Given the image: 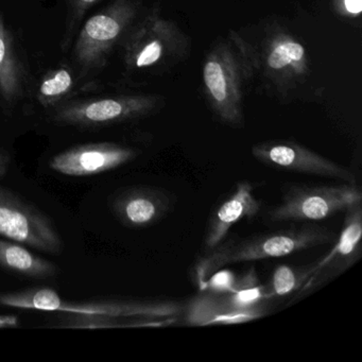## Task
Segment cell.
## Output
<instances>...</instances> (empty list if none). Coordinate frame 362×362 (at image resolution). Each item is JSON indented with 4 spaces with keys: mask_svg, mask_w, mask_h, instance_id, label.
<instances>
[{
    "mask_svg": "<svg viewBox=\"0 0 362 362\" xmlns=\"http://www.w3.org/2000/svg\"><path fill=\"white\" fill-rule=\"evenodd\" d=\"M258 71L257 50L232 31L206 54L203 88L209 107L228 126L243 124V94L247 81Z\"/></svg>",
    "mask_w": 362,
    "mask_h": 362,
    "instance_id": "cell-1",
    "label": "cell"
},
{
    "mask_svg": "<svg viewBox=\"0 0 362 362\" xmlns=\"http://www.w3.org/2000/svg\"><path fill=\"white\" fill-rule=\"evenodd\" d=\"M337 235L329 228L303 224L289 228L262 233L239 241L220 243L197 262L194 279L201 288L206 279L226 264L279 258L298 251L334 243Z\"/></svg>",
    "mask_w": 362,
    "mask_h": 362,
    "instance_id": "cell-2",
    "label": "cell"
},
{
    "mask_svg": "<svg viewBox=\"0 0 362 362\" xmlns=\"http://www.w3.org/2000/svg\"><path fill=\"white\" fill-rule=\"evenodd\" d=\"M0 304L30 310L61 311L73 315H103L110 317H170L180 315L184 306L163 300H109L71 302L63 300L48 288L0 294Z\"/></svg>",
    "mask_w": 362,
    "mask_h": 362,
    "instance_id": "cell-3",
    "label": "cell"
},
{
    "mask_svg": "<svg viewBox=\"0 0 362 362\" xmlns=\"http://www.w3.org/2000/svg\"><path fill=\"white\" fill-rule=\"evenodd\" d=\"M124 60L130 71L175 64L189 52V41L175 23L153 11L127 33Z\"/></svg>",
    "mask_w": 362,
    "mask_h": 362,
    "instance_id": "cell-4",
    "label": "cell"
},
{
    "mask_svg": "<svg viewBox=\"0 0 362 362\" xmlns=\"http://www.w3.org/2000/svg\"><path fill=\"white\" fill-rule=\"evenodd\" d=\"M10 160L9 153L0 150V235L45 253H62V237L49 217L1 184Z\"/></svg>",
    "mask_w": 362,
    "mask_h": 362,
    "instance_id": "cell-5",
    "label": "cell"
},
{
    "mask_svg": "<svg viewBox=\"0 0 362 362\" xmlns=\"http://www.w3.org/2000/svg\"><path fill=\"white\" fill-rule=\"evenodd\" d=\"M361 201L357 183L292 184L284 189L281 202L269 209L267 218L271 222L320 221Z\"/></svg>",
    "mask_w": 362,
    "mask_h": 362,
    "instance_id": "cell-6",
    "label": "cell"
},
{
    "mask_svg": "<svg viewBox=\"0 0 362 362\" xmlns=\"http://www.w3.org/2000/svg\"><path fill=\"white\" fill-rule=\"evenodd\" d=\"M137 11L135 0H115L84 24L74 48L82 76L105 66L112 50L128 33Z\"/></svg>",
    "mask_w": 362,
    "mask_h": 362,
    "instance_id": "cell-7",
    "label": "cell"
},
{
    "mask_svg": "<svg viewBox=\"0 0 362 362\" xmlns=\"http://www.w3.org/2000/svg\"><path fill=\"white\" fill-rule=\"evenodd\" d=\"M158 97L126 95L75 101L57 110L54 122L67 126L96 128L149 115L158 107Z\"/></svg>",
    "mask_w": 362,
    "mask_h": 362,
    "instance_id": "cell-8",
    "label": "cell"
},
{
    "mask_svg": "<svg viewBox=\"0 0 362 362\" xmlns=\"http://www.w3.org/2000/svg\"><path fill=\"white\" fill-rule=\"evenodd\" d=\"M258 69L281 93H287L309 74V60L305 46L281 28L267 33L257 52Z\"/></svg>",
    "mask_w": 362,
    "mask_h": 362,
    "instance_id": "cell-9",
    "label": "cell"
},
{
    "mask_svg": "<svg viewBox=\"0 0 362 362\" xmlns=\"http://www.w3.org/2000/svg\"><path fill=\"white\" fill-rule=\"evenodd\" d=\"M251 152L255 160L271 168L357 183L351 170L296 141H262L254 145Z\"/></svg>",
    "mask_w": 362,
    "mask_h": 362,
    "instance_id": "cell-10",
    "label": "cell"
},
{
    "mask_svg": "<svg viewBox=\"0 0 362 362\" xmlns=\"http://www.w3.org/2000/svg\"><path fill=\"white\" fill-rule=\"evenodd\" d=\"M137 151L114 143L86 144L69 148L50 160V169L69 177H93L134 160Z\"/></svg>",
    "mask_w": 362,
    "mask_h": 362,
    "instance_id": "cell-11",
    "label": "cell"
},
{
    "mask_svg": "<svg viewBox=\"0 0 362 362\" xmlns=\"http://www.w3.org/2000/svg\"><path fill=\"white\" fill-rule=\"evenodd\" d=\"M175 198L162 188L139 186L122 190L114 198L112 211L118 221L130 228L154 226L173 209Z\"/></svg>",
    "mask_w": 362,
    "mask_h": 362,
    "instance_id": "cell-12",
    "label": "cell"
},
{
    "mask_svg": "<svg viewBox=\"0 0 362 362\" xmlns=\"http://www.w3.org/2000/svg\"><path fill=\"white\" fill-rule=\"evenodd\" d=\"M255 185L249 181L237 183L234 192L211 213L206 226L204 245L207 251L223 243L230 228L245 218H252L259 211V201L254 196Z\"/></svg>",
    "mask_w": 362,
    "mask_h": 362,
    "instance_id": "cell-13",
    "label": "cell"
},
{
    "mask_svg": "<svg viewBox=\"0 0 362 362\" xmlns=\"http://www.w3.org/2000/svg\"><path fill=\"white\" fill-rule=\"evenodd\" d=\"M340 235H337L332 251L315 262V277L338 275L351 268L361 257L362 209L361 202L345 209Z\"/></svg>",
    "mask_w": 362,
    "mask_h": 362,
    "instance_id": "cell-14",
    "label": "cell"
},
{
    "mask_svg": "<svg viewBox=\"0 0 362 362\" xmlns=\"http://www.w3.org/2000/svg\"><path fill=\"white\" fill-rule=\"evenodd\" d=\"M0 267L12 272L33 277L49 279L58 273L54 262L35 255L13 240L0 239Z\"/></svg>",
    "mask_w": 362,
    "mask_h": 362,
    "instance_id": "cell-15",
    "label": "cell"
},
{
    "mask_svg": "<svg viewBox=\"0 0 362 362\" xmlns=\"http://www.w3.org/2000/svg\"><path fill=\"white\" fill-rule=\"evenodd\" d=\"M0 90L8 103L16 100L23 90L22 69L14 50L13 37L6 28L3 14H0Z\"/></svg>",
    "mask_w": 362,
    "mask_h": 362,
    "instance_id": "cell-16",
    "label": "cell"
},
{
    "mask_svg": "<svg viewBox=\"0 0 362 362\" xmlns=\"http://www.w3.org/2000/svg\"><path fill=\"white\" fill-rule=\"evenodd\" d=\"M315 262L304 267H277L270 281V291L266 296H287L309 283L315 275Z\"/></svg>",
    "mask_w": 362,
    "mask_h": 362,
    "instance_id": "cell-17",
    "label": "cell"
},
{
    "mask_svg": "<svg viewBox=\"0 0 362 362\" xmlns=\"http://www.w3.org/2000/svg\"><path fill=\"white\" fill-rule=\"evenodd\" d=\"M75 86L73 74L66 67H60L49 71L40 84L37 100L48 107L56 105L63 97L69 94Z\"/></svg>",
    "mask_w": 362,
    "mask_h": 362,
    "instance_id": "cell-18",
    "label": "cell"
},
{
    "mask_svg": "<svg viewBox=\"0 0 362 362\" xmlns=\"http://www.w3.org/2000/svg\"><path fill=\"white\" fill-rule=\"evenodd\" d=\"M101 0H69V23L64 43H71V37L78 25L81 22L86 12Z\"/></svg>",
    "mask_w": 362,
    "mask_h": 362,
    "instance_id": "cell-19",
    "label": "cell"
},
{
    "mask_svg": "<svg viewBox=\"0 0 362 362\" xmlns=\"http://www.w3.org/2000/svg\"><path fill=\"white\" fill-rule=\"evenodd\" d=\"M236 276L228 270H217L205 281L201 289H206L211 294H226L234 287Z\"/></svg>",
    "mask_w": 362,
    "mask_h": 362,
    "instance_id": "cell-20",
    "label": "cell"
},
{
    "mask_svg": "<svg viewBox=\"0 0 362 362\" xmlns=\"http://www.w3.org/2000/svg\"><path fill=\"white\" fill-rule=\"evenodd\" d=\"M337 12L347 18H359L362 11V0H334Z\"/></svg>",
    "mask_w": 362,
    "mask_h": 362,
    "instance_id": "cell-21",
    "label": "cell"
},
{
    "mask_svg": "<svg viewBox=\"0 0 362 362\" xmlns=\"http://www.w3.org/2000/svg\"><path fill=\"white\" fill-rule=\"evenodd\" d=\"M18 325V317L12 315H0V327Z\"/></svg>",
    "mask_w": 362,
    "mask_h": 362,
    "instance_id": "cell-22",
    "label": "cell"
}]
</instances>
